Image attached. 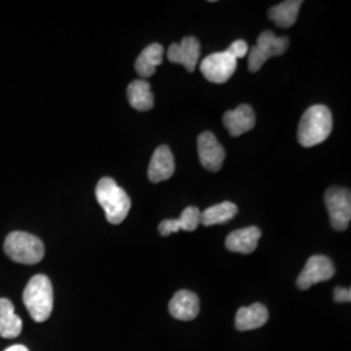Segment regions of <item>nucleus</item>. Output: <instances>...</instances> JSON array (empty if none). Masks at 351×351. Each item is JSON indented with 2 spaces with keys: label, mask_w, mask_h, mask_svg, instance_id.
I'll return each instance as SVG.
<instances>
[{
  "label": "nucleus",
  "mask_w": 351,
  "mask_h": 351,
  "mask_svg": "<svg viewBox=\"0 0 351 351\" xmlns=\"http://www.w3.org/2000/svg\"><path fill=\"white\" fill-rule=\"evenodd\" d=\"M333 117L329 108L322 104L311 106L302 116L298 126V142L303 147H313L326 141L332 133Z\"/></svg>",
  "instance_id": "obj_1"
},
{
  "label": "nucleus",
  "mask_w": 351,
  "mask_h": 351,
  "mask_svg": "<svg viewBox=\"0 0 351 351\" xmlns=\"http://www.w3.org/2000/svg\"><path fill=\"white\" fill-rule=\"evenodd\" d=\"M95 197L111 224L117 226L125 220L132 202L125 190L120 188L114 180L110 177L101 178L95 189Z\"/></svg>",
  "instance_id": "obj_2"
},
{
  "label": "nucleus",
  "mask_w": 351,
  "mask_h": 351,
  "mask_svg": "<svg viewBox=\"0 0 351 351\" xmlns=\"http://www.w3.org/2000/svg\"><path fill=\"white\" fill-rule=\"evenodd\" d=\"M23 298L32 319L37 323L46 322L53 308V289L50 278L45 275L32 277L24 290Z\"/></svg>",
  "instance_id": "obj_3"
},
{
  "label": "nucleus",
  "mask_w": 351,
  "mask_h": 351,
  "mask_svg": "<svg viewBox=\"0 0 351 351\" xmlns=\"http://www.w3.org/2000/svg\"><path fill=\"white\" fill-rule=\"evenodd\" d=\"M4 251L17 263L36 264L45 256V245L30 233L12 232L5 239Z\"/></svg>",
  "instance_id": "obj_4"
},
{
  "label": "nucleus",
  "mask_w": 351,
  "mask_h": 351,
  "mask_svg": "<svg viewBox=\"0 0 351 351\" xmlns=\"http://www.w3.org/2000/svg\"><path fill=\"white\" fill-rule=\"evenodd\" d=\"M288 47V38L276 37L272 32L265 30L249 51V71L252 73L258 72L269 58L285 53Z\"/></svg>",
  "instance_id": "obj_5"
},
{
  "label": "nucleus",
  "mask_w": 351,
  "mask_h": 351,
  "mask_svg": "<svg viewBox=\"0 0 351 351\" xmlns=\"http://www.w3.org/2000/svg\"><path fill=\"white\" fill-rule=\"evenodd\" d=\"M330 224L336 230H345L350 224L351 194L349 189L330 188L324 194Z\"/></svg>",
  "instance_id": "obj_6"
},
{
  "label": "nucleus",
  "mask_w": 351,
  "mask_h": 351,
  "mask_svg": "<svg viewBox=\"0 0 351 351\" xmlns=\"http://www.w3.org/2000/svg\"><path fill=\"white\" fill-rule=\"evenodd\" d=\"M237 68V59L228 51L215 52L204 58L201 63L202 75L213 84H224Z\"/></svg>",
  "instance_id": "obj_7"
},
{
  "label": "nucleus",
  "mask_w": 351,
  "mask_h": 351,
  "mask_svg": "<svg viewBox=\"0 0 351 351\" xmlns=\"http://www.w3.org/2000/svg\"><path fill=\"white\" fill-rule=\"evenodd\" d=\"M335 265L329 258L324 255H313L297 278V287L301 290H307L315 284L330 280L335 276Z\"/></svg>",
  "instance_id": "obj_8"
},
{
  "label": "nucleus",
  "mask_w": 351,
  "mask_h": 351,
  "mask_svg": "<svg viewBox=\"0 0 351 351\" xmlns=\"http://www.w3.org/2000/svg\"><path fill=\"white\" fill-rule=\"evenodd\" d=\"M198 155L202 165L211 172L220 171L226 159V151L211 132H204L198 137Z\"/></svg>",
  "instance_id": "obj_9"
},
{
  "label": "nucleus",
  "mask_w": 351,
  "mask_h": 351,
  "mask_svg": "<svg viewBox=\"0 0 351 351\" xmlns=\"http://www.w3.org/2000/svg\"><path fill=\"white\" fill-rule=\"evenodd\" d=\"M167 56L171 63L182 64L188 72H194L201 56L199 40L194 37H185L180 45L172 43Z\"/></svg>",
  "instance_id": "obj_10"
},
{
  "label": "nucleus",
  "mask_w": 351,
  "mask_h": 351,
  "mask_svg": "<svg viewBox=\"0 0 351 351\" xmlns=\"http://www.w3.org/2000/svg\"><path fill=\"white\" fill-rule=\"evenodd\" d=\"M175 173V158L168 146H159L151 158L147 177L151 182L159 184L169 180Z\"/></svg>",
  "instance_id": "obj_11"
},
{
  "label": "nucleus",
  "mask_w": 351,
  "mask_h": 351,
  "mask_svg": "<svg viewBox=\"0 0 351 351\" xmlns=\"http://www.w3.org/2000/svg\"><path fill=\"white\" fill-rule=\"evenodd\" d=\"M223 123L232 137H239L255 126V113L249 104H241L223 116Z\"/></svg>",
  "instance_id": "obj_12"
},
{
  "label": "nucleus",
  "mask_w": 351,
  "mask_h": 351,
  "mask_svg": "<svg viewBox=\"0 0 351 351\" xmlns=\"http://www.w3.org/2000/svg\"><path fill=\"white\" fill-rule=\"evenodd\" d=\"M169 313L182 322H190L199 314V298L189 290H180L169 302Z\"/></svg>",
  "instance_id": "obj_13"
},
{
  "label": "nucleus",
  "mask_w": 351,
  "mask_h": 351,
  "mask_svg": "<svg viewBox=\"0 0 351 351\" xmlns=\"http://www.w3.org/2000/svg\"><path fill=\"white\" fill-rule=\"evenodd\" d=\"M262 237V232L256 226H249L232 232L226 237V249L232 252L251 254L258 246V241Z\"/></svg>",
  "instance_id": "obj_14"
},
{
  "label": "nucleus",
  "mask_w": 351,
  "mask_h": 351,
  "mask_svg": "<svg viewBox=\"0 0 351 351\" xmlns=\"http://www.w3.org/2000/svg\"><path fill=\"white\" fill-rule=\"evenodd\" d=\"M199 224H201V211H199V208L194 207V206H189L182 211L180 219L164 220L159 224L158 229H159V233L162 236L167 237L172 233L178 232V230L193 232L198 228Z\"/></svg>",
  "instance_id": "obj_15"
},
{
  "label": "nucleus",
  "mask_w": 351,
  "mask_h": 351,
  "mask_svg": "<svg viewBox=\"0 0 351 351\" xmlns=\"http://www.w3.org/2000/svg\"><path fill=\"white\" fill-rule=\"evenodd\" d=\"M268 320V310L262 303L241 307L236 315V328L239 330H252L263 326Z\"/></svg>",
  "instance_id": "obj_16"
},
{
  "label": "nucleus",
  "mask_w": 351,
  "mask_h": 351,
  "mask_svg": "<svg viewBox=\"0 0 351 351\" xmlns=\"http://www.w3.org/2000/svg\"><path fill=\"white\" fill-rule=\"evenodd\" d=\"M23 330V320L14 313L12 302L0 298V336L16 339Z\"/></svg>",
  "instance_id": "obj_17"
},
{
  "label": "nucleus",
  "mask_w": 351,
  "mask_h": 351,
  "mask_svg": "<svg viewBox=\"0 0 351 351\" xmlns=\"http://www.w3.org/2000/svg\"><path fill=\"white\" fill-rule=\"evenodd\" d=\"M164 47L159 43H152L141 52L136 60V72L143 78L155 73L156 66L163 63Z\"/></svg>",
  "instance_id": "obj_18"
},
{
  "label": "nucleus",
  "mask_w": 351,
  "mask_h": 351,
  "mask_svg": "<svg viewBox=\"0 0 351 351\" xmlns=\"http://www.w3.org/2000/svg\"><path fill=\"white\" fill-rule=\"evenodd\" d=\"M128 101L137 111H150L154 107V95L151 93L150 84L145 80L133 81L126 90Z\"/></svg>",
  "instance_id": "obj_19"
},
{
  "label": "nucleus",
  "mask_w": 351,
  "mask_h": 351,
  "mask_svg": "<svg viewBox=\"0 0 351 351\" xmlns=\"http://www.w3.org/2000/svg\"><path fill=\"white\" fill-rule=\"evenodd\" d=\"M302 4V0L282 1L269 10L268 17L280 27H290L295 24Z\"/></svg>",
  "instance_id": "obj_20"
},
{
  "label": "nucleus",
  "mask_w": 351,
  "mask_h": 351,
  "mask_svg": "<svg viewBox=\"0 0 351 351\" xmlns=\"http://www.w3.org/2000/svg\"><path fill=\"white\" fill-rule=\"evenodd\" d=\"M239 213V207L232 202H223L201 213V224L204 226L226 224Z\"/></svg>",
  "instance_id": "obj_21"
},
{
  "label": "nucleus",
  "mask_w": 351,
  "mask_h": 351,
  "mask_svg": "<svg viewBox=\"0 0 351 351\" xmlns=\"http://www.w3.org/2000/svg\"><path fill=\"white\" fill-rule=\"evenodd\" d=\"M226 51L232 55V56H234L237 60L239 59H242V58H245L247 53H249V46H247V43L245 42V40H242V39H239V40H234Z\"/></svg>",
  "instance_id": "obj_22"
},
{
  "label": "nucleus",
  "mask_w": 351,
  "mask_h": 351,
  "mask_svg": "<svg viewBox=\"0 0 351 351\" xmlns=\"http://www.w3.org/2000/svg\"><path fill=\"white\" fill-rule=\"evenodd\" d=\"M335 301L339 303L351 301V290L346 288L335 289Z\"/></svg>",
  "instance_id": "obj_23"
},
{
  "label": "nucleus",
  "mask_w": 351,
  "mask_h": 351,
  "mask_svg": "<svg viewBox=\"0 0 351 351\" xmlns=\"http://www.w3.org/2000/svg\"><path fill=\"white\" fill-rule=\"evenodd\" d=\"M4 351H29L27 348H25L24 345H13L11 348H8L7 350Z\"/></svg>",
  "instance_id": "obj_24"
}]
</instances>
